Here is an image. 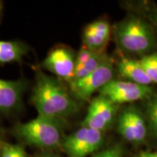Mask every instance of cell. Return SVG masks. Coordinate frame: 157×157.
Wrapping results in <instances>:
<instances>
[{
	"instance_id": "6da1fadb",
	"label": "cell",
	"mask_w": 157,
	"mask_h": 157,
	"mask_svg": "<svg viewBox=\"0 0 157 157\" xmlns=\"http://www.w3.org/2000/svg\"><path fill=\"white\" fill-rule=\"evenodd\" d=\"M31 102L39 115L61 120L75 114L78 109L77 104L61 80L41 71L36 72Z\"/></svg>"
},
{
	"instance_id": "7a4b0ae2",
	"label": "cell",
	"mask_w": 157,
	"mask_h": 157,
	"mask_svg": "<svg viewBox=\"0 0 157 157\" xmlns=\"http://www.w3.org/2000/svg\"><path fill=\"white\" fill-rule=\"evenodd\" d=\"M115 42L121 50L129 54L146 56L156 48V37L151 27L138 16L129 15L113 29Z\"/></svg>"
},
{
	"instance_id": "3957f363",
	"label": "cell",
	"mask_w": 157,
	"mask_h": 157,
	"mask_svg": "<svg viewBox=\"0 0 157 157\" xmlns=\"http://www.w3.org/2000/svg\"><path fill=\"white\" fill-rule=\"evenodd\" d=\"M61 119L38 115L16 126L17 135L27 144L41 148H53L62 144Z\"/></svg>"
},
{
	"instance_id": "277c9868",
	"label": "cell",
	"mask_w": 157,
	"mask_h": 157,
	"mask_svg": "<svg viewBox=\"0 0 157 157\" xmlns=\"http://www.w3.org/2000/svg\"><path fill=\"white\" fill-rule=\"evenodd\" d=\"M103 135L101 131L81 127L63 138L61 146L69 157H87L101 148Z\"/></svg>"
},
{
	"instance_id": "5b68a950",
	"label": "cell",
	"mask_w": 157,
	"mask_h": 157,
	"mask_svg": "<svg viewBox=\"0 0 157 157\" xmlns=\"http://www.w3.org/2000/svg\"><path fill=\"white\" fill-rule=\"evenodd\" d=\"M113 63L108 59L93 73L70 83V93L78 101H89L95 92L113 80Z\"/></svg>"
},
{
	"instance_id": "8992f818",
	"label": "cell",
	"mask_w": 157,
	"mask_h": 157,
	"mask_svg": "<svg viewBox=\"0 0 157 157\" xmlns=\"http://www.w3.org/2000/svg\"><path fill=\"white\" fill-rule=\"evenodd\" d=\"M99 95L119 105L137 101H146L154 94L150 86L142 85L129 81L111 80L99 90Z\"/></svg>"
},
{
	"instance_id": "52a82bcc",
	"label": "cell",
	"mask_w": 157,
	"mask_h": 157,
	"mask_svg": "<svg viewBox=\"0 0 157 157\" xmlns=\"http://www.w3.org/2000/svg\"><path fill=\"white\" fill-rule=\"evenodd\" d=\"M76 54L71 49L59 46L52 49L42 62V67L60 80L71 83L75 77Z\"/></svg>"
},
{
	"instance_id": "ba28073f",
	"label": "cell",
	"mask_w": 157,
	"mask_h": 157,
	"mask_svg": "<svg viewBox=\"0 0 157 157\" xmlns=\"http://www.w3.org/2000/svg\"><path fill=\"white\" fill-rule=\"evenodd\" d=\"M118 108L119 105L99 95L90 102L87 115L81 126L103 132L114 121Z\"/></svg>"
},
{
	"instance_id": "9c48e42d",
	"label": "cell",
	"mask_w": 157,
	"mask_h": 157,
	"mask_svg": "<svg viewBox=\"0 0 157 157\" xmlns=\"http://www.w3.org/2000/svg\"><path fill=\"white\" fill-rule=\"evenodd\" d=\"M118 132L129 143L143 142L147 135V125L143 113L135 106L124 109L118 117Z\"/></svg>"
},
{
	"instance_id": "30bf717a",
	"label": "cell",
	"mask_w": 157,
	"mask_h": 157,
	"mask_svg": "<svg viewBox=\"0 0 157 157\" xmlns=\"http://www.w3.org/2000/svg\"><path fill=\"white\" fill-rule=\"evenodd\" d=\"M111 28L106 20H97L85 27L82 33L83 47L98 53L104 52L111 36Z\"/></svg>"
},
{
	"instance_id": "8fae6325",
	"label": "cell",
	"mask_w": 157,
	"mask_h": 157,
	"mask_svg": "<svg viewBox=\"0 0 157 157\" xmlns=\"http://www.w3.org/2000/svg\"><path fill=\"white\" fill-rule=\"evenodd\" d=\"M25 83L20 80H4L0 78V111L9 113L21 105Z\"/></svg>"
},
{
	"instance_id": "7c38bea8",
	"label": "cell",
	"mask_w": 157,
	"mask_h": 157,
	"mask_svg": "<svg viewBox=\"0 0 157 157\" xmlns=\"http://www.w3.org/2000/svg\"><path fill=\"white\" fill-rule=\"evenodd\" d=\"M108 59L104 52L98 53L82 47L76 54L75 77L74 81L93 73Z\"/></svg>"
},
{
	"instance_id": "4fadbf2b",
	"label": "cell",
	"mask_w": 157,
	"mask_h": 157,
	"mask_svg": "<svg viewBox=\"0 0 157 157\" xmlns=\"http://www.w3.org/2000/svg\"><path fill=\"white\" fill-rule=\"evenodd\" d=\"M117 69L119 74L129 82L146 86H150L153 83L138 60L126 57L121 58L118 62Z\"/></svg>"
},
{
	"instance_id": "5bb4252c",
	"label": "cell",
	"mask_w": 157,
	"mask_h": 157,
	"mask_svg": "<svg viewBox=\"0 0 157 157\" xmlns=\"http://www.w3.org/2000/svg\"><path fill=\"white\" fill-rule=\"evenodd\" d=\"M27 47L16 41H0V63L20 62L27 53Z\"/></svg>"
},
{
	"instance_id": "9a60e30c",
	"label": "cell",
	"mask_w": 157,
	"mask_h": 157,
	"mask_svg": "<svg viewBox=\"0 0 157 157\" xmlns=\"http://www.w3.org/2000/svg\"><path fill=\"white\" fill-rule=\"evenodd\" d=\"M138 60L153 83L157 84V52L142 56Z\"/></svg>"
},
{
	"instance_id": "2e32d148",
	"label": "cell",
	"mask_w": 157,
	"mask_h": 157,
	"mask_svg": "<svg viewBox=\"0 0 157 157\" xmlns=\"http://www.w3.org/2000/svg\"><path fill=\"white\" fill-rule=\"evenodd\" d=\"M146 114L152 133L157 139V93L146 100Z\"/></svg>"
},
{
	"instance_id": "e0dca14e",
	"label": "cell",
	"mask_w": 157,
	"mask_h": 157,
	"mask_svg": "<svg viewBox=\"0 0 157 157\" xmlns=\"http://www.w3.org/2000/svg\"><path fill=\"white\" fill-rule=\"evenodd\" d=\"M0 157H28V155L20 145L3 143L1 146Z\"/></svg>"
},
{
	"instance_id": "ac0fdd59",
	"label": "cell",
	"mask_w": 157,
	"mask_h": 157,
	"mask_svg": "<svg viewBox=\"0 0 157 157\" xmlns=\"http://www.w3.org/2000/svg\"><path fill=\"white\" fill-rule=\"evenodd\" d=\"M123 149L119 145L109 147L97 153L92 157H122Z\"/></svg>"
},
{
	"instance_id": "d6986e66",
	"label": "cell",
	"mask_w": 157,
	"mask_h": 157,
	"mask_svg": "<svg viewBox=\"0 0 157 157\" xmlns=\"http://www.w3.org/2000/svg\"><path fill=\"white\" fill-rule=\"evenodd\" d=\"M137 157H157V151H142Z\"/></svg>"
},
{
	"instance_id": "ffe728a7",
	"label": "cell",
	"mask_w": 157,
	"mask_h": 157,
	"mask_svg": "<svg viewBox=\"0 0 157 157\" xmlns=\"http://www.w3.org/2000/svg\"><path fill=\"white\" fill-rule=\"evenodd\" d=\"M37 157H60V156H57V155L52 154H44L40 155V156H39Z\"/></svg>"
},
{
	"instance_id": "44dd1931",
	"label": "cell",
	"mask_w": 157,
	"mask_h": 157,
	"mask_svg": "<svg viewBox=\"0 0 157 157\" xmlns=\"http://www.w3.org/2000/svg\"><path fill=\"white\" fill-rule=\"evenodd\" d=\"M2 10V2L0 1V17H1Z\"/></svg>"
},
{
	"instance_id": "7402d4cb",
	"label": "cell",
	"mask_w": 157,
	"mask_h": 157,
	"mask_svg": "<svg viewBox=\"0 0 157 157\" xmlns=\"http://www.w3.org/2000/svg\"><path fill=\"white\" fill-rule=\"evenodd\" d=\"M3 144L2 141V138H1V131H0V146H2V145Z\"/></svg>"
}]
</instances>
